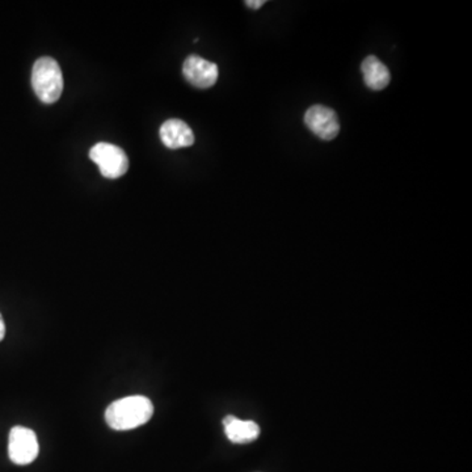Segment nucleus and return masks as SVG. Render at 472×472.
<instances>
[{"label":"nucleus","mask_w":472,"mask_h":472,"mask_svg":"<svg viewBox=\"0 0 472 472\" xmlns=\"http://www.w3.org/2000/svg\"><path fill=\"white\" fill-rule=\"evenodd\" d=\"M153 415L152 400L141 395L113 401L106 408L105 420L114 430H130L149 423Z\"/></svg>","instance_id":"obj_1"},{"label":"nucleus","mask_w":472,"mask_h":472,"mask_svg":"<svg viewBox=\"0 0 472 472\" xmlns=\"http://www.w3.org/2000/svg\"><path fill=\"white\" fill-rule=\"evenodd\" d=\"M32 87L41 102L53 104L64 93V75L59 64L52 57L37 59L32 69Z\"/></svg>","instance_id":"obj_2"},{"label":"nucleus","mask_w":472,"mask_h":472,"mask_svg":"<svg viewBox=\"0 0 472 472\" xmlns=\"http://www.w3.org/2000/svg\"><path fill=\"white\" fill-rule=\"evenodd\" d=\"M90 158L106 179H118L128 172V155L116 144L106 143V142L94 144L91 149Z\"/></svg>","instance_id":"obj_3"},{"label":"nucleus","mask_w":472,"mask_h":472,"mask_svg":"<svg viewBox=\"0 0 472 472\" xmlns=\"http://www.w3.org/2000/svg\"><path fill=\"white\" fill-rule=\"evenodd\" d=\"M37 436L32 429L25 427H14L8 439V456L15 465L26 466L37 458Z\"/></svg>","instance_id":"obj_4"},{"label":"nucleus","mask_w":472,"mask_h":472,"mask_svg":"<svg viewBox=\"0 0 472 472\" xmlns=\"http://www.w3.org/2000/svg\"><path fill=\"white\" fill-rule=\"evenodd\" d=\"M305 123L310 132L323 141L335 140L340 132L338 114L324 105H314L306 112Z\"/></svg>","instance_id":"obj_5"},{"label":"nucleus","mask_w":472,"mask_h":472,"mask_svg":"<svg viewBox=\"0 0 472 472\" xmlns=\"http://www.w3.org/2000/svg\"><path fill=\"white\" fill-rule=\"evenodd\" d=\"M185 79L200 90L211 88L218 81V66L199 55H189L182 64Z\"/></svg>","instance_id":"obj_6"},{"label":"nucleus","mask_w":472,"mask_h":472,"mask_svg":"<svg viewBox=\"0 0 472 472\" xmlns=\"http://www.w3.org/2000/svg\"><path fill=\"white\" fill-rule=\"evenodd\" d=\"M161 140L168 149L177 150L194 143V134L182 120H168L161 126Z\"/></svg>","instance_id":"obj_7"},{"label":"nucleus","mask_w":472,"mask_h":472,"mask_svg":"<svg viewBox=\"0 0 472 472\" xmlns=\"http://www.w3.org/2000/svg\"><path fill=\"white\" fill-rule=\"evenodd\" d=\"M224 433L227 438L234 444H250L260 436V427L253 421L239 420L235 416L229 415L223 418Z\"/></svg>","instance_id":"obj_8"},{"label":"nucleus","mask_w":472,"mask_h":472,"mask_svg":"<svg viewBox=\"0 0 472 472\" xmlns=\"http://www.w3.org/2000/svg\"><path fill=\"white\" fill-rule=\"evenodd\" d=\"M361 71L364 74L366 87L370 88V90H385L391 81L388 66L374 55H369L368 58H365L361 64Z\"/></svg>","instance_id":"obj_9"},{"label":"nucleus","mask_w":472,"mask_h":472,"mask_svg":"<svg viewBox=\"0 0 472 472\" xmlns=\"http://www.w3.org/2000/svg\"><path fill=\"white\" fill-rule=\"evenodd\" d=\"M265 5V0H248L246 2L247 7L252 8V10H259L262 5Z\"/></svg>","instance_id":"obj_10"},{"label":"nucleus","mask_w":472,"mask_h":472,"mask_svg":"<svg viewBox=\"0 0 472 472\" xmlns=\"http://www.w3.org/2000/svg\"><path fill=\"white\" fill-rule=\"evenodd\" d=\"M5 320H3L2 315H0V341L5 339Z\"/></svg>","instance_id":"obj_11"}]
</instances>
